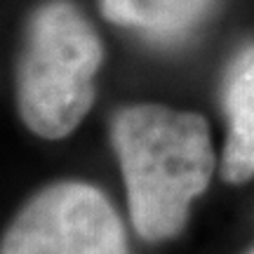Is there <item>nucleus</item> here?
<instances>
[{"mask_svg": "<svg viewBox=\"0 0 254 254\" xmlns=\"http://www.w3.org/2000/svg\"><path fill=\"white\" fill-rule=\"evenodd\" d=\"M217 0H97L101 17L160 43L189 38Z\"/></svg>", "mask_w": 254, "mask_h": 254, "instance_id": "nucleus-5", "label": "nucleus"}, {"mask_svg": "<svg viewBox=\"0 0 254 254\" xmlns=\"http://www.w3.org/2000/svg\"><path fill=\"white\" fill-rule=\"evenodd\" d=\"M0 254H129V240L97 184L57 179L14 212L0 236Z\"/></svg>", "mask_w": 254, "mask_h": 254, "instance_id": "nucleus-3", "label": "nucleus"}, {"mask_svg": "<svg viewBox=\"0 0 254 254\" xmlns=\"http://www.w3.org/2000/svg\"><path fill=\"white\" fill-rule=\"evenodd\" d=\"M245 254H254V245H252V247H250V250H247V252H245Z\"/></svg>", "mask_w": 254, "mask_h": 254, "instance_id": "nucleus-6", "label": "nucleus"}, {"mask_svg": "<svg viewBox=\"0 0 254 254\" xmlns=\"http://www.w3.org/2000/svg\"><path fill=\"white\" fill-rule=\"evenodd\" d=\"M106 50L75 0H40L24 19L14 62V106L31 134H73L97 99Z\"/></svg>", "mask_w": 254, "mask_h": 254, "instance_id": "nucleus-2", "label": "nucleus"}, {"mask_svg": "<svg viewBox=\"0 0 254 254\" xmlns=\"http://www.w3.org/2000/svg\"><path fill=\"white\" fill-rule=\"evenodd\" d=\"M109 134L134 233L146 243L177 238L217 167L207 120L195 111L139 101L113 113Z\"/></svg>", "mask_w": 254, "mask_h": 254, "instance_id": "nucleus-1", "label": "nucleus"}, {"mask_svg": "<svg viewBox=\"0 0 254 254\" xmlns=\"http://www.w3.org/2000/svg\"><path fill=\"white\" fill-rule=\"evenodd\" d=\"M226 144L221 153L224 182L240 186L254 179V43L238 52L221 82Z\"/></svg>", "mask_w": 254, "mask_h": 254, "instance_id": "nucleus-4", "label": "nucleus"}]
</instances>
